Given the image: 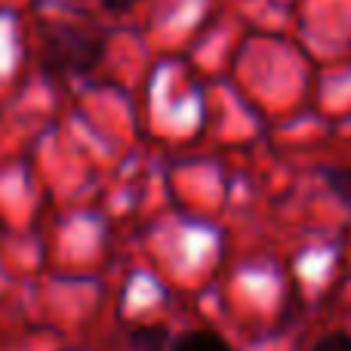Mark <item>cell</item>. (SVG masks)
<instances>
[{"instance_id":"obj_3","label":"cell","mask_w":351,"mask_h":351,"mask_svg":"<svg viewBox=\"0 0 351 351\" xmlns=\"http://www.w3.org/2000/svg\"><path fill=\"white\" fill-rule=\"evenodd\" d=\"M130 346L133 351H170V333L164 327H136L130 333Z\"/></svg>"},{"instance_id":"obj_2","label":"cell","mask_w":351,"mask_h":351,"mask_svg":"<svg viewBox=\"0 0 351 351\" xmlns=\"http://www.w3.org/2000/svg\"><path fill=\"white\" fill-rule=\"evenodd\" d=\"M170 351H234V346L213 330H188L173 342Z\"/></svg>"},{"instance_id":"obj_6","label":"cell","mask_w":351,"mask_h":351,"mask_svg":"<svg viewBox=\"0 0 351 351\" xmlns=\"http://www.w3.org/2000/svg\"><path fill=\"white\" fill-rule=\"evenodd\" d=\"M133 3H136V0H102V6L108 12H123V10H130Z\"/></svg>"},{"instance_id":"obj_4","label":"cell","mask_w":351,"mask_h":351,"mask_svg":"<svg viewBox=\"0 0 351 351\" xmlns=\"http://www.w3.org/2000/svg\"><path fill=\"white\" fill-rule=\"evenodd\" d=\"M311 351H351V336L336 330V333H327L324 339H317Z\"/></svg>"},{"instance_id":"obj_5","label":"cell","mask_w":351,"mask_h":351,"mask_svg":"<svg viewBox=\"0 0 351 351\" xmlns=\"http://www.w3.org/2000/svg\"><path fill=\"white\" fill-rule=\"evenodd\" d=\"M327 182L342 197H351V170H327Z\"/></svg>"},{"instance_id":"obj_1","label":"cell","mask_w":351,"mask_h":351,"mask_svg":"<svg viewBox=\"0 0 351 351\" xmlns=\"http://www.w3.org/2000/svg\"><path fill=\"white\" fill-rule=\"evenodd\" d=\"M105 53V37L84 25L56 22L43 37V68L47 74H80L90 71Z\"/></svg>"}]
</instances>
